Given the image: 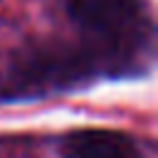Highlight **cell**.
<instances>
[{
  "instance_id": "6da1fadb",
  "label": "cell",
  "mask_w": 158,
  "mask_h": 158,
  "mask_svg": "<svg viewBox=\"0 0 158 158\" xmlns=\"http://www.w3.org/2000/svg\"><path fill=\"white\" fill-rule=\"evenodd\" d=\"M69 15L86 30L101 35H118L136 20V0H67Z\"/></svg>"
},
{
  "instance_id": "7a4b0ae2",
  "label": "cell",
  "mask_w": 158,
  "mask_h": 158,
  "mask_svg": "<svg viewBox=\"0 0 158 158\" xmlns=\"http://www.w3.org/2000/svg\"><path fill=\"white\" fill-rule=\"evenodd\" d=\"M62 153L64 158H138L136 146L123 133L106 128H84L64 136Z\"/></svg>"
}]
</instances>
